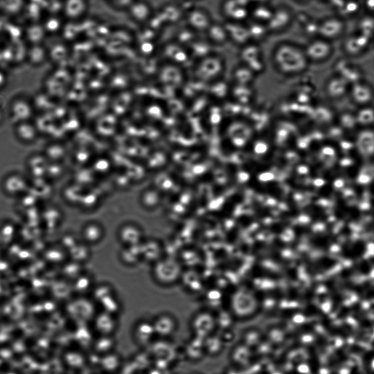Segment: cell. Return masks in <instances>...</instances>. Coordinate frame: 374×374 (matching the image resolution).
Instances as JSON below:
<instances>
[{
	"mask_svg": "<svg viewBox=\"0 0 374 374\" xmlns=\"http://www.w3.org/2000/svg\"><path fill=\"white\" fill-rule=\"evenodd\" d=\"M272 61L279 70L289 74L303 72L310 66L304 46L289 41L280 43L275 47Z\"/></svg>",
	"mask_w": 374,
	"mask_h": 374,
	"instance_id": "cell-1",
	"label": "cell"
},
{
	"mask_svg": "<svg viewBox=\"0 0 374 374\" xmlns=\"http://www.w3.org/2000/svg\"><path fill=\"white\" fill-rule=\"evenodd\" d=\"M304 47L310 65L324 64L335 54L334 43L319 36L309 38Z\"/></svg>",
	"mask_w": 374,
	"mask_h": 374,
	"instance_id": "cell-2",
	"label": "cell"
},
{
	"mask_svg": "<svg viewBox=\"0 0 374 374\" xmlns=\"http://www.w3.org/2000/svg\"><path fill=\"white\" fill-rule=\"evenodd\" d=\"M347 33L346 21L336 15L329 16L318 20V36L332 41L341 40Z\"/></svg>",
	"mask_w": 374,
	"mask_h": 374,
	"instance_id": "cell-3",
	"label": "cell"
},
{
	"mask_svg": "<svg viewBox=\"0 0 374 374\" xmlns=\"http://www.w3.org/2000/svg\"><path fill=\"white\" fill-rule=\"evenodd\" d=\"M341 41L344 56L352 60L365 55L373 43L371 38L356 31L347 33Z\"/></svg>",
	"mask_w": 374,
	"mask_h": 374,
	"instance_id": "cell-4",
	"label": "cell"
},
{
	"mask_svg": "<svg viewBox=\"0 0 374 374\" xmlns=\"http://www.w3.org/2000/svg\"><path fill=\"white\" fill-rule=\"evenodd\" d=\"M294 13L289 8L282 7L274 9L270 20L266 24L269 32L279 33L285 31L292 24Z\"/></svg>",
	"mask_w": 374,
	"mask_h": 374,
	"instance_id": "cell-5",
	"label": "cell"
},
{
	"mask_svg": "<svg viewBox=\"0 0 374 374\" xmlns=\"http://www.w3.org/2000/svg\"><path fill=\"white\" fill-rule=\"evenodd\" d=\"M198 62L197 70L203 76L216 75L220 73L225 67L224 58L213 53Z\"/></svg>",
	"mask_w": 374,
	"mask_h": 374,
	"instance_id": "cell-6",
	"label": "cell"
},
{
	"mask_svg": "<svg viewBox=\"0 0 374 374\" xmlns=\"http://www.w3.org/2000/svg\"><path fill=\"white\" fill-rule=\"evenodd\" d=\"M187 19L189 27L196 33H206L213 22L210 14L201 8L192 9Z\"/></svg>",
	"mask_w": 374,
	"mask_h": 374,
	"instance_id": "cell-7",
	"label": "cell"
},
{
	"mask_svg": "<svg viewBox=\"0 0 374 374\" xmlns=\"http://www.w3.org/2000/svg\"><path fill=\"white\" fill-rule=\"evenodd\" d=\"M223 11L230 18L231 22L241 23L249 15L244 0H226L223 3Z\"/></svg>",
	"mask_w": 374,
	"mask_h": 374,
	"instance_id": "cell-8",
	"label": "cell"
},
{
	"mask_svg": "<svg viewBox=\"0 0 374 374\" xmlns=\"http://www.w3.org/2000/svg\"><path fill=\"white\" fill-rule=\"evenodd\" d=\"M127 11L132 20L139 24L149 21L153 12L152 6L145 0H136Z\"/></svg>",
	"mask_w": 374,
	"mask_h": 374,
	"instance_id": "cell-9",
	"label": "cell"
},
{
	"mask_svg": "<svg viewBox=\"0 0 374 374\" xmlns=\"http://www.w3.org/2000/svg\"><path fill=\"white\" fill-rule=\"evenodd\" d=\"M229 40H232L237 45L245 46L251 42L247 26L242 25L241 22H229L225 25Z\"/></svg>",
	"mask_w": 374,
	"mask_h": 374,
	"instance_id": "cell-10",
	"label": "cell"
},
{
	"mask_svg": "<svg viewBox=\"0 0 374 374\" xmlns=\"http://www.w3.org/2000/svg\"><path fill=\"white\" fill-rule=\"evenodd\" d=\"M206 33L208 40L211 44L220 46L224 45L229 40L225 24L213 22Z\"/></svg>",
	"mask_w": 374,
	"mask_h": 374,
	"instance_id": "cell-11",
	"label": "cell"
},
{
	"mask_svg": "<svg viewBox=\"0 0 374 374\" xmlns=\"http://www.w3.org/2000/svg\"><path fill=\"white\" fill-rule=\"evenodd\" d=\"M262 52L258 46L256 44H247L243 46L241 52L240 57L242 62H245V66H249L254 63L261 64L262 61Z\"/></svg>",
	"mask_w": 374,
	"mask_h": 374,
	"instance_id": "cell-12",
	"label": "cell"
},
{
	"mask_svg": "<svg viewBox=\"0 0 374 374\" xmlns=\"http://www.w3.org/2000/svg\"><path fill=\"white\" fill-rule=\"evenodd\" d=\"M356 31L363 34L373 41L374 37V16L369 14L359 18L356 24Z\"/></svg>",
	"mask_w": 374,
	"mask_h": 374,
	"instance_id": "cell-13",
	"label": "cell"
},
{
	"mask_svg": "<svg viewBox=\"0 0 374 374\" xmlns=\"http://www.w3.org/2000/svg\"><path fill=\"white\" fill-rule=\"evenodd\" d=\"M13 117L19 121L24 122L30 118L32 114L31 106L22 100L14 102L12 106Z\"/></svg>",
	"mask_w": 374,
	"mask_h": 374,
	"instance_id": "cell-14",
	"label": "cell"
},
{
	"mask_svg": "<svg viewBox=\"0 0 374 374\" xmlns=\"http://www.w3.org/2000/svg\"><path fill=\"white\" fill-rule=\"evenodd\" d=\"M250 34V39L255 41L263 40L267 33L269 32L268 28L264 23L254 21L247 26Z\"/></svg>",
	"mask_w": 374,
	"mask_h": 374,
	"instance_id": "cell-15",
	"label": "cell"
},
{
	"mask_svg": "<svg viewBox=\"0 0 374 374\" xmlns=\"http://www.w3.org/2000/svg\"><path fill=\"white\" fill-rule=\"evenodd\" d=\"M17 134L23 140L31 141L36 137L37 132L33 125L24 121L19 125Z\"/></svg>",
	"mask_w": 374,
	"mask_h": 374,
	"instance_id": "cell-16",
	"label": "cell"
},
{
	"mask_svg": "<svg viewBox=\"0 0 374 374\" xmlns=\"http://www.w3.org/2000/svg\"><path fill=\"white\" fill-rule=\"evenodd\" d=\"M361 5L362 4L359 3L357 0H344L341 6L339 9L343 12L342 18L345 19V17L347 16L348 17L356 16L360 10Z\"/></svg>",
	"mask_w": 374,
	"mask_h": 374,
	"instance_id": "cell-17",
	"label": "cell"
},
{
	"mask_svg": "<svg viewBox=\"0 0 374 374\" xmlns=\"http://www.w3.org/2000/svg\"><path fill=\"white\" fill-rule=\"evenodd\" d=\"M211 43L208 41L207 43L206 41H195L193 42V52L199 60L202 58L210 55L212 53L211 52Z\"/></svg>",
	"mask_w": 374,
	"mask_h": 374,
	"instance_id": "cell-18",
	"label": "cell"
},
{
	"mask_svg": "<svg viewBox=\"0 0 374 374\" xmlns=\"http://www.w3.org/2000/svg\"><path fill=\"white\" fill-rule=\"evenodd\" d=\"M26 330L22 327L13 328L9 332V336L12 341L19 342L26 337Z\"/></svg>",
	"mask_w": 374,
	"mask_h": 374,
	"instance_id": "cell-19",
	"label": "cell"
},
{
	"mask_svg": "<svg viewBox=\"0 0 374 374\" xmlns=\"http://www.w3.org/2000/svg\"><path fill=\"white\" fill-rule=\"evenodd\" d=\"M32 316L38 322L46 323L52 319V313L47 310H41L34 312Z\"/></svg>",
	"mask_w": 374,
	"mask_h": 374,
	"instance_id": "cell-20",
	"label": "cell"
},
{
	"mask_svg": "<svg viewBox=\"0 0 374 374\" xmlns=\"http://www.w3.org/2000/svg\"><path fill=\"white\" fill-rule=\"evenodd\" d=\"M108 1L111 6L116 9L128 10L136 0H108Z\"/></svg>",
	"mask_w": 374,
	"mask_h": 374,
	"instance_id": "cell-21",
	"label": "cell"
},
{
	"mask_svg": "<svg viewBox=\"0 0 374 374\" xmlns=\"http://www.w3.org/2000/svg\"><path fill=\"white\" fill-rule=\"evenodd\" d=\"M38 341L37 339L32 335L26 337L23 339L22 345L27 350H31L37 346Z\"/></svg>",
	"mask_w": 374,
	"mask_h": 374,
	"instance_id": "cell-22",
	"label": "cell"
},
{
	"mask_svg": "<svg viewBox=\"0 0 374 374\" xmlns=\"http://www.w3.org/2000/svg\"><path fill=\"white\" fill-rule=\"evenodd\" d=\"M13 371V367L8 361L0 362V374H10Z\"/></svg>",
	"mask_w": 374,
	"mask_h": 374,
	"instance_id": "cell-23",
	"label": "cell"
},
{
	"mask_svg": "<svg viewBox=\"0 0 374 374\" xmlns=\"http://www.w3.org/2000/svg\"><path fill=\"white\" fill-rule=\"evenodd\" d=\"M11 359L12 362L20 364L24 362V359H25V354L21 351H14L11 354Z\"/></svg>",
	"mask_w": 374,
	"mask_h": 374,
	"instance_id": "cell-24",
	"label": "cell"
},
{
	"mask_svg": "<svg viewBox=\"0 0 374 374\" xmlns=\"http://www.w3.org/2000/svg\"><path fill=\"white\" fill-rule=\"evenodd\" d=\"M11 340H4L0 341V351L10 350L13 347V343Z\"/></svg>",
	"mask_w": 374,
	"mask_h": 374,
	"instance_id": "cell-25",
	"label": "cell"
},
{
	"mask_svg": "<svg viewBox=\"0 0 374 374\" xmlns=\"http://www.w3.org/2000/svg\"><path fill=\"white\" fill-rule=\"evenodd\" d=\"M0 321L4 325H9L11 323V317L7 313H3L0 317Z\"/></svg>",
	"mask_w": 374,
	"mask_h": 374,
	"instance_id": "cell-26",
	"label": "cell"
},
{
	"mask_svg": "<svg viewBox=\"0 0 374 374\" xmlns=\"http://www.w3.org/2000/svg\"><path fill=\"white\" fill-rule=\"evenodd\" d=\"M47 346L50 350L55 351L60 347V343L56 340H50L47 344Z\"/></svg>",
	"mask_w": 374,
	"mask_h": 374,
	"instance_id": "cell-27",
	"label": "cell"
},
{
	"mask_svg": "<svg viewBox=\"0 0 374 374\" xmlns=\"http://www.w3.org/2000/svg\"><path fill=\"white\" fill-rule=\"evenodd\" d=\"M364 5L366 6L371 13H374V0H365Z\"/></svg>",
	"mask_w": 374,
	"mask_h": 374,
	"instance_id": "cell-28",
	"label": "cell"
},
{
	"mask_svg": "<svg viewBox=\"0 0 374 374\" xmlns=\"http://www.w3.org/2000/svg\"><path fill=\"white\" fill-rule=\"evenodd\" d=\"M294 1L299 4H306L309 3L312 0H294Z\"/></svg>",
	"mask_w": 374,
	"mask_h": 374,
	"instance_id": "cell-29",
	"label": "cell"
},
{
	"mask_svg": "<svg viewBox=\"0 0 374 374\" xmlns=\"http://www.w3.org/2000/svg\"><path fill=\"white\" fill-rule=\"evenodd\" d=\"M4 82H5V80H4V77L0 75V88L3 86Z\"/></svg>",
	"mask_w": 374,
	"mask_h": 374,
	"instance_id": "cell-30",
	"label": "cell"
},
{
	"mask_svg": "<svg viewBox=\"0 0 374 374\" xmlns=\"http://www.w3.org/2000/svg\"><path fill=\"white\" fill-rule=\"evenodd\" d=\"M32 374H42V371L39 369H36L33 371Z\"/></svg>",
	"mask_w": 374,
	"mask_h": 374,
	"instance_id": "cell-31",
	"label": "cell"
},
{
	"mask_svg": "<svg viewBox=\"0 0 374 374\" xmlns=\"http://www.w3.org/2000/svg\"><path fill=\"white\" fill-rule=\"evenodd\" d=\"M2 119H3L2 112V111L1 110H0V123L1 122V121L2 120Z\"/></svg>",
	"mask_w": 374,
	"mask_h": 374,
	"instance_id": "cell-32",
	"label": "cell"
},
{
	"mask_svg": "<svg viewBox=\"0 0 374 374\" xmlns=\"http://www.w3.org/2000/svg\"><path fill=\"white\" fill-rule=\"evenodd\" d=\"M321 1H329V2H330V1H332V0H321Z\"/></svg>",
	"mask_w": 374,
	"mask_h": 374,
	"instance_id": "cell-33",
	"label": "cell"
},
{
	"mask_svg": "<svg viewBox=\"0 0 374 374\" xmlns=\"http://www.w3.org/2000/svg\"><path fill=\"white\" fill-rule=\"evenodd\" d=\"M373 43H374V37L373 38Z\"/></svg>",
	"mask_w": 374,
	"mask_h": 374,
	"instance_id": "cell-34",
	"label": "cell"
}]
</instances>
